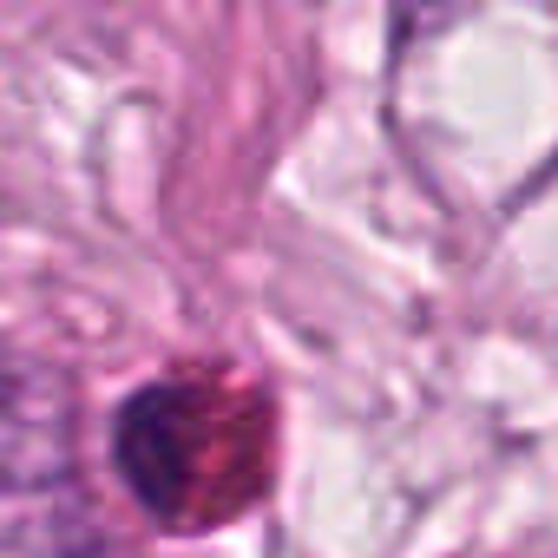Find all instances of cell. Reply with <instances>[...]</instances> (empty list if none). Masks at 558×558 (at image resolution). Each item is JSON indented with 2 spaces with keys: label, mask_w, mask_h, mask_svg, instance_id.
Listing matches in <instances>:
<instances>
[{
  "label": "cell",
  "mask_w": 558,
  "mask_h": 558,
  "mask_svg": "<svg viewBox=\"0 0 558 558\" xmlns=\"http://www.w3.org/2000/svg\"><path fill=\"white\" fill-rule=\"evenodd\" d=\"M230 440H243V421H223L217 395L197 381L145 388L119 414V466L125 486L158 519H204L223 512V493H210L217 473H250V453L230 460Z\"/></svg>",
  "instance_id": "1"
}]
</instances>
